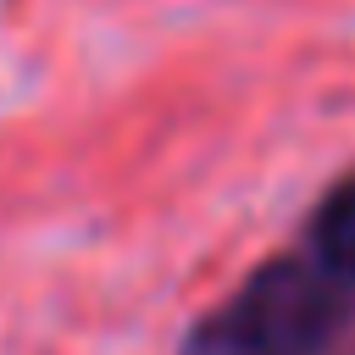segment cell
<instances>
[{"label": "cell", "mask_w": 355, "mask_h": 355, "mask_svg": "<svg viewBox=\"0 0 355 355\" xmlns=\"http://www.w3.org/2000/svg\"><path fill=\"white\" fill-rule=\"evenodd\" d=\"M333 327V288L300 261L255 272L227 311V338L250 355H311Z\"/></svg>", "instance_id": "cell-1"}, {"label": "cell", "mask_w": 355, "mask_h": 355, "mask_svg": "<svg viewBox=\"0 0 355 355\" xmlns=\"http://www.w3.org/2000/svg\"><path fill=\"white\" fill-rule=\"evenodd\" d=\"M311 239H316L322 266H327L333 277L355 283V178H349V183H338V189L322 200Z\"/></svg>", "instance_id": "cell-2"}]
</instances>
